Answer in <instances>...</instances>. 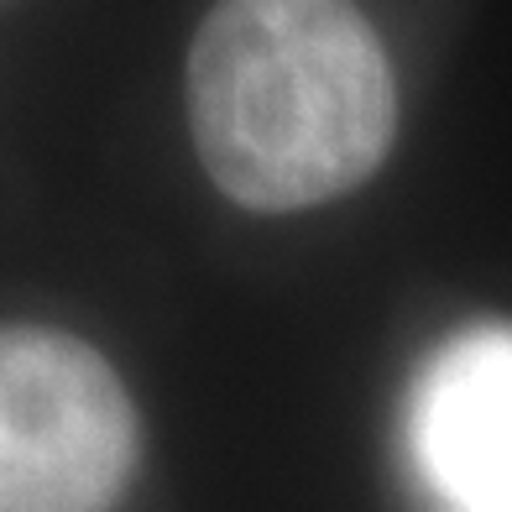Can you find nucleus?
<instances>
[{
  "label": "nucleus",
  "mask_w": 512,
  "mask_h": 512,
  "mask_svg": "<svg viewBox=\"0 0 512 512\" xmlns=\"http://www.w3.org/2000/svg\"><path fill=\"white\" fill-rule=\"evenodd\" d=\"M413 434L450 512H512V335H476L439 356Z\"/></svg>",
  "instance_id": "7ed1b4c3"
},
{
  "label": "nucleus",
  "mask_w": 512,
  "mask_h": 512,
  "mask_svg": "<svg viewBox=\"0 0 512 512\" xmlns=\"http://www.w3.org/2000/svg\"><path fill=\"white\" fill-rule=\"evenodd\" d=\"M136 465V408L74 335L0 330V512H110Z\"/></svg>",
  "instance_id": "f03ea898"
},
{
  "label": "nucleus",
  "mask_w": 512,
  "mask_h": 512,
  "mask_svg": "<svg viewBox=\"0 0 512 512\" xmlns=\"http://www.w3.org/2000/svg\"><path fill=\"white\" fill-rule=\"evenodd\" d=\"M392 68L351 0H220L189 53V126L246 209H309L377 173Z\"/></svg>",
  "instance_id": "f257e3e1"
}]
</instances>
